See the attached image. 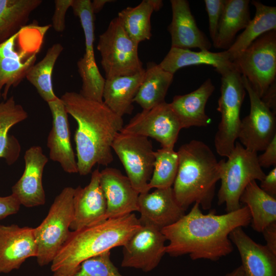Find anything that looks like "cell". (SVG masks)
Instances as JSON below:
<instances>
[{
    "label": "cell",
    "instance_id": "obj_5",
    "mask_svg": "<svg viewBox=\"0 0 276 276\" xmlns=\"http://www.w3.org/2000/svg\"><path fill=\"white\" fill-rule=\"evenodd\" d=\"M50 25H27L6 41L0 43V98L7 99L10 89L26 78L35 63L37 55Z\"/></svg>",
    "mask_w": 276,
    "mask_h": 276
},
{
    "label": "cell",
    "instance_id": "obj_18",
    "mask_svg": "<svg viewBox=\"0 0 276 276\" xmlns=\"http://www.w3.org/2000/svg\"><path fill=\"white\" fill-rule=\"evenodd\" d=\"M24 160V173L12 187V194L21 205L26 207L43 205L45 202V195L42 176L48 158L40 146H33L26 151Z\"/></svg>",
    "mask_w": 276,
    "mask_h": 276
},
{
    "label": "cell",
    "instance_id": "obj_12",
    "mask_svg": "<svg viewBox=\"0 0 276 276\" xmlns=\"http://www.w3.org/2000/svg\"><path fill=\"white\" fill-rule=\"evenodd\" d=\"M90 3V0H73L71 6L80 19L85 38V53L77 64L82 82L79 93L88 99L103 102L105 79L100 74L95 58V14Z\"/></svg>",
    "mask_w": 276,
    "mask_h": 276
},
{
    "label": "cell",
    "instance_id": "obj_6",
    "mask_svg": "<svg viewBox=\"0 0 276 276\" xmlns=\"http://www.w3.org/2000/svg\"><path fill=\"white\" fill-rule=\"evenodd\" d=\"M227 160L219 162L221 185L218 192V204H225L226 213L242 206L240 197L251 181H262L265 174L259 164L257 152L245 148L236 142Z\"/></svg>",
    "mask_w": 276,
    "mask_h": 276
},
{
    "label": "cell",
    "instance_id": "obj_10",
    "mask_svg": "<svg viewBox=\"0 0 276 276\" xmlns=\"http://www.w3.org/2000/svg\"><path fill=\"white\" fill-rule=\"evenodd\" d=\"M233 63L261 98L276 81V31L262 35Z\"/></svg>",
    "mask_w": 276,
    "mask_h": 276
},
{
    "label": "cell",
    "instance_id": "obj_19",
    "mask_svg": "<svg viewBox=\"0 0 276 276\" xmlns=\"http://www.w3.org/2000/svg\"><path fill=\"white\" fill-rule=\"evenodd\" d=\"M98 169L91 173L89 183L75 189L72 231L93 225L105 220L106 201L100 183Z\"/></svg>",
    "mask_w": 276,
    "mask_h": 276
},
{
    "label": "cell",
    "instance_id": "obj_28",
    "mask_svg": "<svg viewBox=\"0 0 276 276\" xmlns=\"http://www.w3.org/2000/svg\"><path fill=\"white\" fill-rule=\"evenodd\" d=\"M250 3L256 8L255 17L232 45L225 50L232 62L262 35L276 31V7L264 5L259 1L254 0Z\"/></svg>",
    "mask_w": 276,
    "mask_h": 276
},
{
    "label": "cell",
    "instance_id": "obj_32",
    "mask_svg": "<svg viewBox=\"0 0 276 276\" xmlns=\"http://www.w3.org/2000/svg\"><path fill=\"white\" fill-rule=\"evenodd\" d=\"M239 201L247 206L251 226L255 231L262 233L267 226L276 221V198L263 191L256 180L246 186Z\"/></svg>",
    "mask_w": 276,
    "mask_h": 276
},
{
    "label": "cell",
    "instance_id": "obj_40",
    "mask_svg": "<svg viewBox=\"0 0 276 276\" xmlns=\"http://www.w3.org/2000/svg\"><path fill=\"white\" fill-rule=\"evenodd\" d=\"M264 153L258 156V160L260 167L269 168L276 166V135L268 144Z\"/></svg>",
    "mask_w": 276,
    "mask_h": 276
},
{
    "label": "cell",
    "instance_id": "obj_9",
    "mask_svg": "<svg viewBox=\"0 0 276 276\" xmlns=\"http://www.w3.org/2000/svg\"><path fill=\"white\" fill-rule=\"evenodd\" d=\"M138 47L139 44L125 31L118 17L112 19L99 36L97 45L105 79L131 75L143 70Z\"/></svg>",
    "mask_w": 276,
    "mask_h": 276
},
{
    "label": "cell",
    "instance_id": "obj_44",
    "mask_svg": "<svg viewBox=\"0 0 276 276\" xmlns=\"http://www.w3.org/2000/svg\"><path fill=\"white\" fill-rule=\"evenodd\" d=\"M112 0H94L91 1V7L94 14L99 13L108 3L113 2Z\"/></svg>",
    "mask_w": 276,
    "mask_h": 276
},
{
    "label": "cell",
    "instance_id": "obj_17",
    "mask_svg": "<svg viewBox=\"0 0 276 276\" xmlns=\"http://www.w3.org/2000/svg\"><path fill=\"white\" fill-rule=\"evenodd\" d=\"M100 183L106 201V220L139 211L140 193L119 170L107 167L100 171Z\"/></svg>",
    "mask_w": 276,
    "mask_h": 276
},
{
    "label": "cell",
    "instance_id": "obj_39",
    "mask_svg": "<svg viewBox=\"0 0 276 276\" xmlns=\"http://www.w3.org/2000/svg\"><path fill=\"white\" fill-rule=\"evenodd\" d=\"M21 204L12 194L9 196H0V220L18 212Z\"/></svg>",
    "mask_w": 276,
    "mask_h": 276
},
{
    "label": "cell",
    "instance_id": "obj_15",
    "mask_svg": "<svg viewBox=\"0 0 276 276\" xmlns=\"http://www.w3.org/2000/svg\"><path fill=\"white\" fill-rule=\"evenodd\" d=\"M167 241L161 230L141 224L123 246L121 266L149 272L156 268L166 254Z\"/></svg>",
    "mask_w": 276,
    "mask_h": 276
},
{
    "label": "cell",
    "instance_id": "obj_2",
    "mask_svg": "<svg viewBox=\"0 0 276 276\" xmlns=\"http://www.w3.org/2000/svg\"><path fill=\"white\" fill-rule=\"evenodd\" d=\"M60 99L77 123L75 141L78 173L86 175L96 164L109 165L113 159L112 142L124 127L123 118L103 102L88 99L79 93L67 91Z\"/></svg>",
    "mask_w": 276,
    "mask_h": 276
},
{
    "label": "cell",
    "instance_id": "obj_33",
    "mask_svg": "<svg viewBox=\"0 0 276 276\" xmlns=\"http://www.w3.org/2000/svg\"><path fill=\"white\" fill-rule=\"evenodd\" d=\"M42 0H0V43L28 25L32 13Z\"/></svg>",
    "mask_w": 276,
    "mask_h": 276
},
{
    "label": "cell",
    "instance_id": "obj_41",
    "mask_svg": "<svg viewBox=\"0 0 276 276\" xmlns=\"http://www.w3.org/2000/svg\"><path fill=\"white\" fill-rule=\"evenodd\" d=\"M260 188L272 197L276 198V167L265 175L261 181Z\"/></svg>",
    "mask_w": 276,
    "mask_h": 276
},
{
    "label": "cell",
    "instance_id": "obj_22",
    "mask_svg": "<svg viewBox=\"0 0 276 276\" xmlns=\"http://www.w3.org/2000/svg\"><path fill=\"white\" fill-rule=\"evenodd\" d=\"M170 3L172 18L168 31L171 35V48L209 51L212 43L198 27L189 2L171 0Z\"/></svg>",
    "mask_w": 276,
    "mask_h": 276
},
{
    "label": "cell",
    "instance_id": "obj_36",
    "mask_svg": "<svg viewBox=\"0 0 276 276\" xmlns=\"http://www.w3.org/2000/svg\"><path fill=\"white\" fill-rule=\"evenodd\" d=\"M73 276H124L110 259V250L90 258L81 263Z\"/></svg>",
    "mask_w": 276,
    "mask_h": 276
},
{
    "label": "cell",
    "instance_id": "obj_37",
    "mask_svg": "<svg viewBox=\"0 0 276 276\" xmlns=\"http://www.w3.org/2000/svg\"><path fill=\"white\" fill-rule=\"evenodd\" d=\"M204 3L208 15L210 37L213 43L217 35L225 0H204Z\"/></svg>",
    "mask_w": 276,
    "mask_h": 276
},
{
    "label": "cell",
    "instance_id": "obj_8",
    "mask_svg": "<svg viewBox=\"0 0 276 276\" xmlns=\"http://www.w3.org/2000/svg\"><path fill=\"white\" fill-rule=\"evenodd\" d=\"M74 190L71 187L64 188L55 197L45 218L34 228L37 262L40 266L52 263L69 236Z\"/></svg>",
    "mask_w": 276,
    "mask_h": 276
},
{
    "label": "cell",
    "instance_id": "obj_21",
    "mask_svg": "<svg viewBox=\"0 0 276 276\" xmlns=\"http://www.w3.org/2000/svg\"><path fill=\"white\" fill-rule=\"evenodd\" d=\"M52 116V126L47 139L49 157L58 162L66 173L78 172L77 160L70 140L68 113L60 99L48 102Z\"/></svg>",
    "mask_w": 276,
    "mask_h": 276
},
{
    "label": "cell",
    "instance_id": "obj_34",
    "mask_svg": "<svg viewBox=\"0 0 276 276\" xmlns=\"http://www.w3.org/2000/svg\"><path fill=\"white\" fill-rule=\"evenodd\" d=\"M63 49L60 43L53 44L48 49L44 57L35 63L26 76L27 80L47 103L55 100L58 97L53 90L52 73L55 63Z\"/></svg>",
    "mask_w": 276,
    "mask_h": 276
},
{
    "label": "cell",
    "instance_id": "obj_30",
    "mask_svg": "<svg viewBox=\"0 0 276 276\" xmlns=\"http://www.w3.org/2000/svg\"><path fill=\"white\" fill-rule=\"evenodd\" d=\"M163 6L161 0H143L135 7H127L118 13L123 28L134 42L149 40L152 36L151 16Z\"/></svg>",
    "mask_w": 276,
    "mask_h": 276
},
{
    "label": "cell",
    "instance_id": "obj_43",
    "mask_svg": "<svg viewBox=\"0 0 276 276\" xmlns=\"http://www.w3.org/2000/svg\"><path fill=\"white\" fill-rule=\"evenodd\" d=\"M263 103L274 113L276 112V83L270 85L261 98Z\"/></svg>",
    "mask_w": 276,
    "mask_h": 276
},
{
    "label": "cell",
    "instance_id": "obj_27",
    "mask_svg": "<svg viewBox=\"0 0 276 276\" xmlns=\"http://www.w3.org/2000/svg\"><path fill=\"white\" fill-rule=\"evenodd\" d=\"M28 117L27 112L16 103L14 96L0 102V158L11 165L18 158L21 147L18 141L9 134L10 129Z\"/></svg>",
    "mask_w": 276,
    "mask_h": 276
},
{
    "label": "cell",
    "instance_id": "obj_7",
    "mask_svg": "<svg viewBox=\"0 0 276 276\" xmlns=\"http://www.w3.org/2000/svg\"><path fill=\"white\" fill-rule=\"evenodd\" d=\"M220 96L217 108L221 116L214 143L217 153L227 157L238 137L240 111L245 96L242 76L234 66L221 74Z\"/></svg>",
    "mask_w": 276,
    "mask_h": 276
},
{
    "label": "cell",
    "instance_id": "obj_38",
    "mask_svg": "<svg viewBox=\"0 0 276 276\" xmlns=\"http://www.w3.org/2000/svg\"><path fill=\"white\" fill-rule=\"evenodd\" d=\"M73 0H55V9L52 18V26L57 32H62L65 28L66 13L73 3Z\"/></svg>",
    "mask_w": 276,
    "mask_h": 276
},
{
    "label": "cell",
    "instance_id": "obj_23",
    "mask_svg": "<svg viewBox=\"0 0 276 276\" xmlns=\"http://www.w3.org/2000/svg\"><path fill=\"white\" fill-rule=\"evenodd\" d=\"M229 238L239 252L244 276H276V255L265 245L253 240L242 227L232 231Z\"/></svg>",
    "mask_w": 276,
    "mask_h": 276
},
{
    "label": "cell",
    "instance_id": "obj_1",
    "mask_svg": "<svg viewBox=\"0 0 276 276\" xmlns=\"http://www.w3.org/2000/svg\"><path fill=\"white\" fill-rule=\"evenodd\" d=\"M200 208L198 203H194L187 214L161 230L169 241L166 254L173 257L188 254L192 260L217 261L234 250L229 238L231 232L251 222L246 205L222 215L213 211L204 214Z\"/></svg>",
    "mask_w": 276,
    "mask_h": 276
},
{
    "label": "cell",
    "instance_id": "obj_25",
    "mask_svg": "<svg viewBox=\"0 0 276 276\" xmlns=\"http://www.w3.org/2000/svg\"><path fill=\"white\" fill-rule=\"evenodd\" d=\"M145 68L131 75L105 79L103 102L117 115L131 114L133 103L145 76Z\"/></svg>",
    "mask_w": 276,
    "mask_h": 276
},
{
    "label": "cell",
    "instance_id": "obj_42",
    "mask_svg": "<svg viewBox=\"0 0 276 276\" xmlns=\"http://www.w3.org/2000/svg\"><path fill=\"white\" fill-rule=\"evenodd\" d=\"M266 241V246L276 255V221L267 226L262 232Z\"/></svg>",
    "mask_w": 276,
    "mask_h": 276
},
{
    "label": "cell",
    "instance_id": "obj_46",
    "mask_svg": "<svg viewBox=\"0 0 276 276\" xmlns=\"http://www.w3.org/2000/svg\"><path fill=\"white\" fill-rule=\"evenodd\" d=\"M53 273L52 276H67L58 272H54Z\"/></svg>",
    "mask_w": 276,
    "mask_h": 276
},
{
    "label": "cell",
    "instance_id": "obj_26",
    "mask_svg": "<svg viewBox=\"0 0 276 276\" xmlns=\"http://www.w3.org/2000/svg\"><path fill=\"white\" fill-rule=\"evenodd\" d=\"M159 64L164 70L173 75L178 70L191 65H211L220 75L234 66L225 50L219 52L209 50L195 52L171 47Z\"/></svg>",
    "mask_w": 276,
    "mask_h": 276
},
{
    "label": "cell",
    "instance_id": "obj_35",
    "mask_svg": "<svg viewBox=\"0 0 276 276\" xmlns=\"http://www.w3.org/2000/svg\"><path fill=\"white\" fill-rule=\"evenodd\" d=\"M155 161L149 189L172 187L178 167V155L174 149L162 148L154 151Z\"/></svg>",
    "mask_w": 276,
    "mask_h": 276
},
{
    "label": "cell",
    "instance_id": "obj_3",
    "mask_svg": "<svg viewBox=\"0 0 276 276\" xmlns=\"http://www.w3.org/2000/svg\"><path fill=\"white\" fill-rule=\"evenodd\" d=\"M141 225L135 214L131 213L71 231L51 263L52 271L73 276L84 261L124 246Z\"/></svg>",
    "mask_w": 276,
    "mask_h": 276
},
{
    "label": "cell",
    "instance_id": "obj_4",
    "mask_svg": "<svg viewBox=\"0 0 276 276\" xmlns=\"http://www.w3.org/2000/svg\"><path fill=\"white\" fill-rule=\"evenodd\" d=\"M177 152L178 167L172 187L176 201L186 211L195 203L209 210L220 179L219 162L211 149L198 140L181 145Z\"/></svg>",
    "mask_w": 276,
    "mask_h": 276
},
{
    "label": "cell",
    "instance_id": "obj_11",
    "mask_svg": "<svg viewBox=\"0 0 276 276\" xmlns=\"http://www.w3.org/2000/svg\"><path fill=\"white\" fill-rule=\"evenodd\" d=\"M134 188L140 193L148 192L155 161L152 144L148 137L119 132L112 144Z\"/></svg>",
    "mask_w": 276,
    "mask_h": 276
},
{
    "label": "cell",
    "instance_id": "obj_24",
    "mask_svg": "<svg viewBox=\"0 0 276 276\" xmlns=\"http://www.w3.org/2000/svg\"><path fill=\"white\" fill-rule=\"evenodd\" d=\"M214 90L215 86L209 78L197 89L173 97L170 104L182 129L208 125L211 120L205 113V105Z\"/></svg>",
    "mask_w": 276,
    "mask_h": 276
},
{
    "label": "cell",
    "instance_id": "obj_14",
    "mask_svg": "<svg viewBox=\"0 0 276 276\" xmlns=\"http://www.w3.org/2000/svg\"><path fill=\"white\" fill-rule=\"evenodd\" d=\"M242 76L250 107L249 114L241 120L238 139L248 150L264 151L276 135L275 114L263 103L247 79Z\"/></svg>",
    "mask_w": 276,
    "mask_h": 276
},
{
    "label": "cell",
    "instance_id": "obj_45",
    "mask_svg": "<svg viewBox=\"0 0 276 276\" xmlns=\"http://www.w3.org/2000/svg\"><path fill=\"white\" fill-rule=\"evenodd\" d=\"M224 276H244L241 266H239L231 272L226 273Z\"/></svg>",
    "mask_w": 276,
    "mask_h": 276
},
{
    "label": "cell",
    "instance_id": "obj_13",
    "mask_svg": "<svg viewBox=\"0 0 276 276\" xmlns=\"http://www.w3.org/2000/svg\"><path fill=\"white\" fill-rule=\"evenodd\" d=\"M181 129L170 104L164 102L136 113L120 132L151 137L162 148L174 149Z\"/></svg>",
    "mask_w": 276,
    "mask_h": 276
},
{
    "label": "cell",
    "instance_id": "obj_20",
    "mask_svg": "<svg viewBox=\"0 0 276 276\" xmlns=\"http://www.w3.org/2000/svg\"><path fill=\"white\" fill-rule=\"evenodd\" d=\"M138 207L141 224L151 225L160 230L175 223L186 214V210L176 200L172 187L140 194Z\"/></svg>",
    "mask_w": 276,
    "mask_h": 276
},
{
    "label": "cell",
    "instance_id": "obj_16",
    "mask_svg": "<svg viewBox=\"0 0 276 276\" xmlns=\"http://www.w3.org/2000/svg\"><path fill=\"white\" fill-rule=\"evenodd\" d=\"M37 256L34 228L0 224V273L18 269L27 259Z\"/></svg>",
    "mask_w": 276,
    "mask_h": 276
},
{
    "label": "cell",
    "instance_id": "obj_29",
    "mask_svg": "<svg viewBox=\"0 0 276 276\" xmlns=\"http://www.w3.org/2000/svg\"><path fill=\"white\" fill-rule=\"evenodd\" d=\"M143 80L134 98L143 110L150 109L164 102L174 75L165 71L159 64L149 62L147 64Z\"/></svg>",
    "mask_w": 276,
    "mask_h": 276
},
{
    "label": "cell",
    "instance_id": "obj_31",
    "mask_svg": "<svg viewBox=\"0 0 276 276\" xmlns=\"http://www.w3.org/2000/svg\"><path fill=\"white\" fill-rule=\"evenodd\" d=\"M249 0H225L218 33L213 43L215 48L227 50L237 33L245 29L251 20Z\"/></svg>",
    "mask_w": 276,
    "mask_h": 276
}]
</instances>
